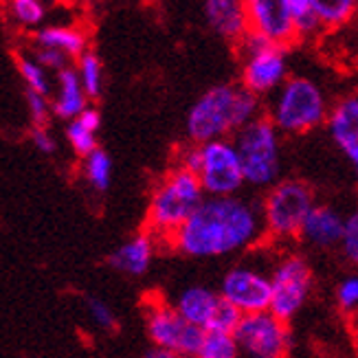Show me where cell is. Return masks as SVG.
I'll list each match as a JSON object with an SVG mask.
<instances>
[{"label": "cell", "mask_w": 358, "mask_h": 358, "mask_svg": "<svg viewBox=\"0 0 358 358\" xmlns=\"http://www.w3.org/2000/svg\"><path fill=\"white\" fill-rule=\"evenodd\" d=\"M264 236L262 205L236 194L205 196L167 244L187 257L213 259L251 248Z\"/></svg>", "instance_id": "6da1fadb"}, {"label": "cell", "mask_w": 358, "mask_h": 358, "mask_svg": "<svg viewBox=\"0 0 358 358\" xmlns=\"http://www.w3.org/2000/svg\"><path fill=\"white\" fill-rule=\"evenodd\" d=\"M262 117V97L244 84H217L194 101L185 132L192 143L229 138Z\"/></svg>", "instance_id": "7a4b0ae2"}, {"label": "cell", "mask_w": 358, "mask_h": 358, "mask_svg": "<svg viewBox=\"0 0 358 358\" xmlns=\"http://www.w3.org/2000/svg\"><path fill=\"white\" fill-rule=\"evenodd\" d=\"M205 196L207 194L196 172L180 165L174 167L152 192L145 217L148 231H152L159 240L169 242Z\"/></svg>", "instance_id": "3957f363"}, {"label": "cell", "mask_w": 358, "mask_h": 358, "mask_svg": "<svg viewBox=\"0 0 358 358\" xmlns=\"http://www.w3.org/2000/svg\"><path fill=\"white\" fill-rule=\"evenodd\" d=\"M330 106L323 88L310 77H288L275 90L268 117L282 134H306L328 121Z\"/></svg>", "instance_id": "277c9868"}, {"label": "cell", "mask_w": 358, "mask_h": 358, "mask_svg": "<svg viewBox=\"0 0 358 358\" xmlns=\"http://www.w3.org/2000/svg\"><path fill=\"white\" fill-rule=\"evenodd\" d=\"M236 148L244 169L246 185L271 187L279 178L282 169V132L271 121V117H259L236 132Z\"/></svg>", "instance_id": "5b68a950"}, {"label": "cell", "mask_w": 358, "mask_h": 358, "mask_svg": "<svg viewBox=\"0 0 358 358\" xmlns=\"http://www.w3.org/2000/svg\"><path fill=\"white\" fill-rule=\"evenodd\" d=\"M315 205V194L310 185L297 178L277 180L271 185L266 200L262 202L264 227L271 240H294L299 238L308 211Z\"/></svg>", "instance_id": "8992f818"}, {"label": "cell", "mask_w": 358, "mask_h": 358, "mask_svg": "<svg viewBox=\"0 0 358 358\" xmlns=\"http://www.w3.org/2000/svg\"><path fill=\"white\" fill-rule=\"evenodd\" d=\"M236 46L242 59V84L259 97L275 95V90L288 80L286 46L255 31H248Z\"/></svg>", "instance_id": "52a82bcc"}, {"label": "cell", "mask_w": 358, "mask_h": 358, "mask_svg": "<svg viewBox=\"0 0 358 358\" xmlns=\"http://www.w3.org/2000/svg\"><path fill=\"white\" fill-rule=\"evenodd\" d=\"M145 330L152 345L169 350L174 356H198L207 330L187 321L176 306L150 303L145 315Z\"/></svg>", "instance_id": "ba28073f"}, {"label": "cell", "mask_w": 358, "mask_h": 358, "mask_svg": "<svg viewBox=\"0 0 358 358\" xmlns=\"http://www.w3.org/2000/svg\"><path fill=\"white\" fill-rule=\"evenodd\" d=\"M198 178L207 196H233L246 185L240 152L231 138L200 143Z\"/></svg>", "instance_id": "9c48e42d"}, {"label": "cell", "mask_w": 358, "mask_h": 358, "mask_svg": "<svg viewBox=\"0 0 358 358\" xmlns=\"http://www.w3.org/2000/svg\"><path fill=\"white\" fill-rule=\"evenodd\" d=\"M273 299L271 310L284 321H292L306 306L313 290V271L306 257L290 253L284 255L271 271Z\"/></svg>", "instance_id": "30bf717a"}, {"label": "cell", "mask_w": 358, "mask_h": 358, "mask_svg": "<svg viewBox=\"0 0 358 358\" xmlns=\"http://www.w3.org/2000/svg\"><path fill=\"white\" fill-rule=\"evenodd\" d=\"M233 334L240 352L253 358H284L292 343L288 321L279 319L273 310L242 315Z\"/></svg>", "instance_id": "8fae6325"}, {"label": "cell", "mask_w": 358, "mask_h": 358, "mask_svg": "<svg viewBox=\"0 0 358 358\" xmlns=\"http://www.w3.org/2000/svg\"><path fill=\"white\" fill-rule=\"evenodd\" d=\"M220 294L231 306H236L242 315L271 310V299H273L271 275L255 266H248V264H238V266H233L222 277Z\"/></svg>", "instance_id": "7c38bea8"}, {"label": "cell", "mask_w": 358, "mask_h": 358, "mask_svg": "<svg viewBox=\"0 0 358 358\" xmlns=\"http://www.w3.org/2000/svg\"><path fill=\"white\" fill-rule=\"evenodd\" d=\"M244 7L255 34L284 46L297 40L286 0H244Z\"/></svg>", "instance_id": "4fadbf2b"}, {"label": "cell", "mask_w": 358, "mask_h": 358, "mask_svg": "<svg viewBox=\"0 0 358 358\" xmlns=\"http://www.w3.org/2000/svg\"><path fill=\"white\" fill-rule=\"evenodd\" d=\"M325 126H328L334 145L345 154V159L354 169V176L358 178V95L356 92L338 99L330 108Z\"/></svg>", "instance_id": "5bb4252c"}, {"label": "cell", "mask_w": 358, "mask_h": 358, "mask_svg": "<svg viewBox=\"0 0 358 358\" xmlns=\"http://www.w3.org/2000/svg\"><path fill=\"white\" fill-rule=\"evenodd\" d=\"M345 227V215H341L334 207L330 205H313L308 211L299 240H303L310 246L317 248H334L341 242Z\"/></svg>", "instance_id": "9a60e30c"}, {"label": "cell", "mask_w": 358, "mask_h": 358, "mask_svg": "<svg viewBox=\"0 0 358 358\" xmlns=\"http://www.w3.org/2000/svg\"><path fill=\"white\" fill-rule=\"evenodd\" d=\"M205 18L217 36L236 44L251 31L244 0H205Z\"/></svg>", "instance_id": "2e32d148"}, {"label": "cell", "mask_w": 358, "mask_h": 358, "mask_svg": "<svg viewBox=\"0 0 358 358\" xmlns=\"http://www.w3.org/2000/svg\"><path fill=\"white\" fill-rule=\"evenodd\" d=\"M157 236L152 231H143L132 236L128 242H123L117 251L108 257V264L130 277H141L150 271L154 253H157Z\"/></svg>", "instance_id": "e0dca14e"}, {"label": "cell", "mask_w": 358, "mask_h": 358, "mask_svg": "<svg viewBox=\"0 0 358 358\" xmlns=\"http://www.w3.org/2000/svg\"><path fill=\"white\" fill-rule=\"evenodd\" d=\"M222 303L224 297L220 292H215L207 286H189L178 294L174 306L187 321H192L205 330H211Z\"/></svg>", "instance_id": "ac0fdd59"}, {"label": "cell", "mask_w": 358, "mask_h": 358, "mask_svg": "<svg viewBox=\"0 0 358 358\" xmlns=\"http://www.w3.org/2000/svg\"><path fill=\"white\" fill-rule=\"evenodd\" d=\"M88 92L82 86L80 80V73L77 69H64L57 73V92H55V99H53V115L71 121L80 115L84 108H88Z\"/></svg>", "instance_id": "d6986e66"}, {"label": "cell", "mask_w": 358, "mask_h": 358, "mask_svg": "<svg viewBox=\"0 0 358 358\" xmlns=\"http://www.w3.org/2000/svg\"><path fill=\"white\" fill-rule=\"evenodd\" d=\"M36 46H51V49L77 59L84 51H88V38L84 31L75 27H44L36 34Z\"/></svg>", "instance_id": "ffe728a7"}, {"label": "cell", "mask_w": 358, "mask_h": 358, "mask_svg": "<svg viewBox=\"0 0 358 358\" xmlns=\"http://www.w3.org/2000/svg\"><path fill=\"white\" fill-rule=\"evenodd\" d=\"M286 5L290 11L297 40H310L325 31L313 0H286Z\"/></svg>", "instance_id": "44dd1931"}, {"label": "cell", "mask_w": 358, "mask_h": 358, "mask_svg": "<svg viewBox=\"0 0 358 358\" xmlns=\"http://www.w3.org/2000/svg\"><path fill=\"white\" fill-rule=\"evenodd\" d=\"M84 178L95 192H106L113 180V159L101 148L84 157Z\"/></svg>", "instance_id": "7402d4cb"}, {"label": "cell", "mask_w": 358, "mask_h": 358, "mask_svg": "<svg viewBox=\"0 0 358 358\" xmlns=\"http://www.w3.org/2000/svg\"><path fill=\"white\" fill-rule=\"evenodd\" d=\"M325 29H338L348 24L358 11V0H313Z\"/></svg>", "instance_id": "603a6c76"}, {"label": "cell", "mask_w": 358, "mask_h": 358, "mask_svg": "<svg viewBox=\"0 0 358 358\" xmlns=\"http://www.w3.org/2000/svg\"><path fill=\"white\" fill-rule=\"evenodd\" d=\"M77 73H80L82 86L88 92V97L97 99L103 90V66H101V59L97 57V53L84 51L80 57H77Z\"/></svg>", "instance_id": "cb8c5ba5"}, {"label": "cell", "mask_w": 358, "mask_h": 358, "mask_svg": "<svg viewBox=\"0 0 358 358\" xmlns=\"http://www.w3.org/2000/svg\"><path fill=\"white\" fill-rule=\"evenodd\" d=\"M240 356V345L233 332L207 330L198 358H236Z\"/></svg>", "instance_id": "d4e9b609"}, {"label": "cell", "mask_w": 358, "mask_h": 358, "mask_svg": "<svg viewBox=\"0 0 358 358\" xmlns=\"http://www.w3.org/2000/svg\"><path fill=\"white\" fill-rule=\"evenodd\" d=\"M9 15L18 27L36 29L42 24L46 11L42 0H9Z\"/></svg>", "instance_id": "484cf974"}, {"label": "cell", "mask_w": 358, "mask_h": 358, "mask_svg": "<svg viewBox=\"0 0 358 358\" xmlns=\"http://www.w3.org/2000/svg\"><path fill=\"white\" fill-rule=\"evenodd\" d=\"M18 71L22 75V80L29 90L42 92V95H51V82H49V73L40 64L36 57H27L18 55Z\"/></svg>", "instance_id": "4316f807"}, {"label": "cell", "mask_w": 358, "mask_h": 358, "mask_svg": "<svg viewBox=\"0 0 358 358\" xmlns=\"http://www.w3.org/2000/svg\"><path fill=\"white\" fill-rule=\"evenodd\" d=\"M66 141L73 148V152L77 157H86L92 150H97V132L86 128L82 121L71 119L69 126H66Z\"/></svg>", "instance_id": "83f0119b"}, {"label": "cell", "mask_w": 358, "mask_h": 358, "mask_svg": "<svg viewBox=\"0 0 358 358\" xmlns=\"http://www.w3.org/2000/svg\"><path fill=\"white\" fill-rule=\"evenodd\" d=\"M341 253L352 264L358 266V209H354L350 215H345V227H343V236H341Z\"/></svg>", "instance_id": "f1b7e54d"}, {"label": "cell", "mask_w": 358, "mask_h": 358, "mask_svg": "<svg viewBox=\"0 0 358 358\" xmlns=\"http://www.w3.org/2000/svg\"><path fill=\"white\" fill-rule=\"evenodd\" d=\"M27 108L34 126H46V121H49L53 110V106L49 103V95H42V92L27 88Z\"/></svg>", "instance_id": "f546056e"}, {"label": "cell", "mask_w": 358, "mask_h": 358, "mask_svg": "<svg viewBox=\"0 0 358 358\" xmlns=\"http://www.w3.org/2000/svg\"><path fill=\"white\" fill-rule=\"evenodd\" d=\"M336 303L343 313L358 310V275H350L341 279L336 286Z\"/></svg>", "instance_id": "4dcf8cb0"}, {"label": "cell", "mask_w": 358, "mask_h": 358, "mask_svg": "<svg viewBox=\"0 0 358 358\" xmlns=\"http://www.w3.org/2000/svg\"><path fill=\"white\" fill-rule=\"evenodd\" d=\"M86 308H88V317L90 321L97 325L101 330H115L117 325V319H115V313L113 308L108 306L106 301L97 299V297H88L86 299Z\"/></svg>", "instance_id": "1f68e13d"}, {"label": "cell", "mask_w": 358, "mask_h": 358, "mask_svg": "<svg viewBox=\"0 0 358 358\" xmlns=\"http://www.w3.org/2000/svg\"><path fill=\"white\" fill-rule=\"evenodd\" d=\"M40 64L46 69V71H53V73H59V71H64L71 66V59L66 53H62L57 49H51V46H38V51L34 55Z\"/></svg>", "instance_id": "d6a6232c"}, {"label": "cell", "mask_w": 358, "mask_h": 358, "mask_svg": "<svg viewBox=\"0 0 358 358\" xmlns=\"http://www.w3.org/2000/svg\"><path fill=\"white\" fill-rule=\"evenodd\" d=\"M31 141H34L36 150L42 154H53L57 148L53 134L46 130V126H34V130H31Z\"/></svg>", "instance_id": "836d02e7"}, {"label": "cell", "mask_w": 358, "mask_h": 358, "mask_svg": "<svg viewBox=\"0 0 358 358\" xmlns=\"http://www.w3.org/2000/svg\"><path fill=\"white\" fill-rule=\"evenodd\" d=\"M77 121H82L84 123V126L86 128H90V130H99V126H101V115H99V110H97V108H84V110L80 113V115H77L75 117Z\"/></svg>", "instance_id": "e575fe53"}, {"label": "cell", "mask_w": 358, "mask_h": 358, "mask_svg": "<svg viewBox=\"0 0 358 358\" xmlns=\"http://www.w3.org/2000/svg\"><path fill=\"white\" fill-rule=\"evenodd\" d=\"M145 356H150V358H174V354L169 350H163V348H157V345H152V350Z\"/></svg>", "instance_id": "d590c367"}]
</instances>
